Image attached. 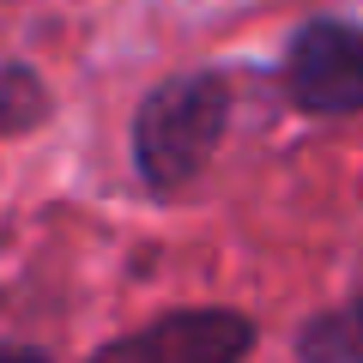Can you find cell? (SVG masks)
Listing matches in <instances>:
<instances>
[{"instance_id":"cell-5","label":"cell","mask_w":363,"mask_h":363,"mask_svg":"<svg viewBox=\"0 0 363 363\" xmlns=\"http://www.w3.org/2000/svg\"><path fill=\"white\" fill-rule=\"evenodd\" d=\"M43 116V85L25 67H0V133H18Z\"/></svg>"},{"instance_id":"cell-1","label":"cell","mask_w":363,"mask_h":363,"mask_svg":"<svg viewBox=\"0 0 363 363\" xmlns=\"http://www.w3.org/2000/svg\"><path fill=\"white\" fill-rule=\"evenodd\" d=\"M224 109L230 97L218 79H176V85L152 91L140 109V128H133V157H140L145 182L176 188L194 176L224 133Z\"/></svg>"},{"instance_id":"cell-2","label":"cell","mask_w":363,"mask_h":363,"mask_svg":"<svg viewBox=\"0 0 363 363\" xmlns=\"http://www.w3.org/2000/svg\"><path fill=\"white\" fill-rule=\"evenodd\" d=\"M291 97H297L309 116H351L363 109V30L357 25H303L291 43Z\"/></svg>"},{"instance_id":"cell-3","label":"cell","mask_w":363,"mask_h":363,"mask_svg":"<svg viewBox=\"0 0 363 363\" xmlns=\"http://www.w3.org/2000/svg\"><path fill=\"white\" fill-rule=\"evenodd\" d=\"M242 351H248L242 315H169L91 363H236Z\"/></svg>"},{"instance_id":"cell-4","label":"cell","mask_w":363,"mask_h":363,"mask_svg":"<svg viewBox=\"0 0 363 363\" xmlns=\"http://www.w3.org/2000/svg\"><path fill=\"white\" fill-rule=\"evenodd\" d=\"M303 363H363V303L321 315L315 327H303Z\"/></svg>"}]
</instances>
